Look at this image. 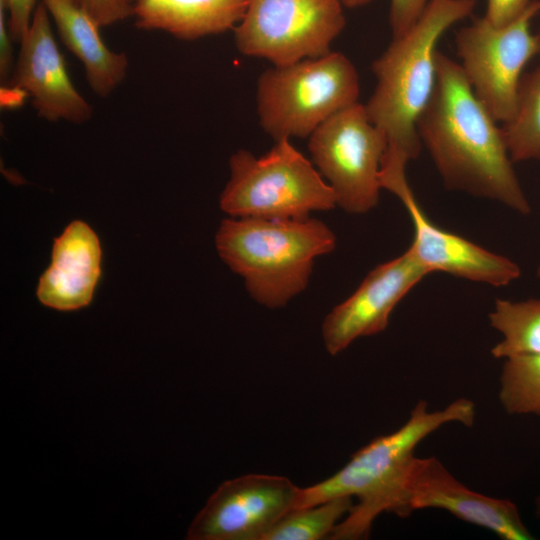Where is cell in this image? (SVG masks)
<instances>
[{"instance_id": "obj_1", "label": "cell", "mask_w": 540, "mask_h": 540, "mask_svg": "<svg viewBox=\"0 0 540 540\" xmlns=\"http://www.w3.org/2000/svg\"><path fill=\"white\" fill-rule=\"evenodd\" d=\"M497 123L475 95L459 62L438 51L435 88L417 122L422 148L446 189L529 215L531 204Z\"/></svg>"}, {"instance_id": "obj_2", "label": "cell", "mask_w": 540, "mask_h": 540, "mask_svg": "<svg viewBox=\"0 0 540 540\" xmlns=\"http://www.w3.org/2000/svg\"><path fill=\"white\" fill-rule=\"evenodd\" d=\"M474 418V403L466 398L457 399L447 407L434 411H429L427 402L420 400L399 429L373 439L331 477L300 488L296 508L338 497H356L357 504H353L328 539L367 538L374 520L381 513L407 517L405 480L418 444L447 423L459 422L472 426Z\"/></svg>"}, {"instance_id": "obj_3", "label": "cell", "mask_w": 540, "mask_h": 540, "mask_svg": "<svg viewBox=\"0 0 540 540\" xmlns=\"http://www.w3.org/2000/svg\"><path fill=\"white\" fill-rule=\"evenodd\" d=\"M475 6L476 0H430L411 28L372 62L376 86L364 104L367 115L386 134L388 147L409 160L422 149L417 122L435 88L437 45Z\"/></svg>"}, {"instance_id": "obj_4", "label": "cell", "mask_w": 540, "mask_h": 540, "mask_svg": "<svg viewBox=\"0 0 540 540\" xmlns=\"http://www.w3.org/2000/svg\"><path fill=\"white\" fill-rule=\"evenodd\" d=\"M219 257L258 304L286 306L308 286L314 262L336 247L334 232L321 220L224 219L216 233Z\"/></svg>"}, {"instance_id": "obj_5", "label": "cell", "mask_w": 540, "mask_h": 540, "mask_svg": "<svg viewBox=\"0 0 540 540\" xmlns=\"http://www.w3.org/2000/svg\"><path fill=\"white\" fill-rule=\"evenodd\" d=\"M229 169L219 205L230 217L304 219L337 206L331 187L290 139L275 141L259 157L239 149L231 155Z\"/></svg>"}, {"instance_id": "obj_6", "label": "cell", "mask_w": 540, "mask_h": 540, "mask_svg": "<svg viewBox=\"0 0 540 540\" xmlns=\"http://www.w3.org/2000/svg\"><path fill=\"white\" fill-rule=\"evenodd\" d=\"M360 79L343 53L331 51L260 74L256 111L263 131L275 141L308 138L335 113L358 103Z\"/></svg>"}, {"instance_id": "obj_7", "label": "cell", "mask_w": 540, "mask_h": 540, "mask_svg": "<svg viewBox=\"0 0 540 540\" xmlns=\"http://www.w3.org/2000/svg\"><path fill=\"white\" fill-rule=\"evenodd\" d=\"M388 140L355 103L329 117L308 137L312 162L348 214L374 209L380 197V172Z\"/></svg>"}, {"instance_id": "obj_8", "label": "cell", "mask_w": 540, "mask_h": 540, "mask_svg": "<svg viewBox=\"0 0 540 540\" xmlns=\"http://www.w3.org/2000/svg\"><path fill=\"white\" fill-rule=\"evenodd\" d=\"M540 12V0H532L514 21L494 26L484 16L474 18L455 36L461 69L477 98L497 122L514 115L523 70L540 50V35L530 29Z\"/></svg>"}, {"instance_id": "obj_9", "label": "cell", "mask_w": 540, "mask_h": 540, "mask_svg": "<svg viewBox=\"0 0 540 540\" xmlns=\"http://www.w3.org/2000/svg\"><path fill=\"white\" fill-rule=\"evenodd\" d=\"M345 25L339 0H248L234 42L243 55L285 66L331 52Z\"/></svg>"}, {"instance_id": "obj_10", "label": "cell", "mask_w": 540, "mask_h": 540, "mask_svg": "<svg viewBox=\"0 0 540 540\" xmlns=\"http://www.w3.org/2000/svg\"><path fill=\"white\" fill-rule=\"evenodd\" d=\"M385 155L381 188L394 194L409 213L414 236L408 249L429 273L443 272L493 287H504L520 278L521 268L515 261L432 222L408 183V159L396 152Z\"/></svg>"}, {"instance_id": "obj_11", "label": "cell", "mask_w": 540, "mask_h": 540, "mask_svg": "<svg viewBox=\"0 0 540 540\" xmlns=\"http://www.w3.org/2000/svg\"><path fill=\"white\" fill-rule=\"evenodd\" d=\"M300 488L279 475L250 473L224 481L196 515L189 540H263L296 508Z\"/></svg>"}, {"instance_id": "obj_12", "label": "cell", "mask_w": 540, "mask_h": 540, "mask_svg": "<svg viewBox=\"0 0 540 540\" xmlns=\"http://www.w3.org/2000/svg\"><path fill=\"white\" fill-rule=\"evenodd\" d=\"M429 274L409 249L372 269L324 318L321 333L327 352L337 355L356 339L384 331L394 308Z\"/></svg>"}, {"instance_id": "obj_13", "label": "cell", "mask_w": 540, "mask_h": 540, "mask_svg": "<svg viewBox=\"0 0 540 540\" xmlns=\"http://www.w3.org/2000/svg\"><path fill=\"white\" fill-rule=\"evenodd\" d=\"M19 43L12 82L31 97L37 115L50 122L73 124L91 119L93 108L71 81L43 2Z\"/></svg>"}, {"instance_id": "obj_14", "label": "cell", "mask_w": 540, "mask_h": 540, "mask_svg": "<svg viewBox=\"0 0 540 540\" xmlns=\"http://www.w3.org/2000/svg\"><path fill=\"white\" fill-rule=\"evenodd\" d=\"M404 503L406 516L415 510L437 508L488 529L503 540L534 539L513 502L471 490L433 456L412 459L405 480Z\"/></svg>"}, {"instance_id": "obj_15", "label": "cell", "mask_w": 540, "mask_h": 540, "mask_svg": "<svg viewBox=\"0 0 540 540\" xmlns=\"http://www.w3.org/2000/svg\"><path fill=\"white\" fill-rule=\"evenodd\" d=\"M101 247L95 232L73 221L54 240L51 263L39 279L40 302L60 311L87 306L101 274Z\"/></svg>"}, {"instance_id": "obj_16", "label": "cell", "mask_w": 540, "mask_h": 540, "mask_svg": "<svg viewBox=\"0 0 540 540\" xmlns=\"http://www.w3.org/2000/svg\"><path fill=\"white\" fill-rule=\"evenodd\" d=\"M64 45L79 59L88 85L95 94L109 96L125 79V53L109 49L101 28L75 0H42Z\"/></svg>"}, {"instance_id": "obj_17", "label": "cell", "mask_w": 540, "mask_h": 540, "mask_svg": "<svg viewBox=\"0 0 540 540\" xmlns=\"http://www.w3.org/2000/svg\"><path fill=\"white\" fill-rule=\"evenodd\" d=\"M248 0H134L132 16L142 30H161L181 40H196L233 30Z\"/></svg>"}, {"instance_id": "obj_18", "label": "cell", "mask_w": 540, "mask_h": 540, "mask_svg": "<svg viewBox=\"0 0 540 540\" xmlns=\"http://www.w3.org/2000/svg\"><path fill=\"white\" fill-rule=\"evenodd\" d=\"M488 318L491 327L503 336L491 349L494 358L540 355V299L497 298Z\"/></svg>"}, {"instance_id": "obj_19", "label": "cell", "mask_w": 540, "mask_h": 540, "mask_svg": "<svg viewBox=\"0 0 540 540\" xmlns=\"http://www.w3.org/2000/svg\"><path fill=\"white\" fill-rule=\"evenodd\" d=\"M502 131L514 163L540 160V62L523 74L514 115Z\"/></svg>"}, {"instance_id": "obj_20", "label": "cell", "mask_w": 540, "mask_h": 540, "mask_svg": "<svg viewBox=\"0 0 540 540\" xmlns=\"http://www.w3.org/2000/svg\"><path fill=\"white\" fill-rule=\"evenodd\" d=\"M353 506L352 497H338L286 514L263 540H319L329 538Z\"/></svg>"}, {"instance_id": "obj_21", "label": "cell", "mask_w": 540, "mask_h": 540, "mask_svg": "<svg viewBox=\"0 0 540 540\" xmlns=\"http://www.w3.org/2000/svg\"><path fill=\"white\" fill-rule=\"evenodd\" d=\"M499 400L509 414L540 415V355L505 359Z\"/></svg>"}, {"instance_id": "obj_22", "label": "cell", "mask_w": 540, "mask_h": 540, "mask_svg": "<svg viewBox=\"0 0 540 540\" xmlns=\"http://www.w3.org/2000/svg\"><path fill=\"white\" fill-rule=\"evenodd\" d=\"M100 27L132 16V4L125 0H75Z\"/></svg>"}, {"instance_id": "obj_23", "label": "cell", "mask_w": 540, "mask_h": 540, "mask_svg": "<svg viewBox=\"0 0 540 540\" xmlns=\"http://www.w3.org/2000/svg\"><path fill=\"white\" fill-rule=\"evenodd\" d=\"M430 0H390L389 24L392 38L405 33L418 20Z\"/></svg>"}, {"instance_id": "obj_24", "label": "cell", "mask_w": 540, "mask_h": 540, "mask_svg": "<svg viewBox=\"0 0 540 540\" xmlns=\"http://www.w3.org/2000/svg\"><path fill=\"white\" fill-rule=\"evenodd\" d=\"M8 12V23L14 41L20 42L28 30L38 0H4Z\"/></svg>"}, {"instance_id": "obj_25", "label": "cell", "mask_w": 540, "mask_h": 540, "mask_svg": "<svg viewBox=\"0 0 540 540\" xmlns=\"http://www.w3.org/2000/svg\"><path fill=\"white\" fill-rule=\"evenodd\" d=\"M532 0H487L484 17L494 26H504L517 19Z\"/></svg>"}, {"instance_id": "obj_26", "label": "cell", "mask_w": 540, "mask_h": 540, "mask_svg": "<svg viewBox=\"0 0 540 540\" xmlns=\"http://www.w3.org/2000/svg\"><path fill=\"white\" fill-rule=\"evenodd\" d=\"M12 40L6 4L4 0H0V76L2 81H7L13 69Z\"/></svg>"}, {"instance_id": "obj_27", "label": "cell", "mask_w": 540, "mask_h": 540, "mask_svg": "<svg viewBox=\"0 0 540 540\" xmlns=\"http://www.w3.org/2000/svg\"><path fill=\"white\" fill-rule=\"evenodd\" d=\"M341 4L349 8H357L370 4L374 0H339Z\"/></svg>"}, {"instance_id": "obj_28", "label": "cell", "mask_w": 540, "mask_h": 540, "mask_svg": "<svg viewBox=\"0 0 540 540\" xmlns=\"http://www.w3.org/2000/svg\"><path fill=\"white\" fill-rule=\"evenodd\" d=\"M535 512L538 518H540V493L536 498L535 502Z\"/></svg>"}, {"instance_id": "obj_29", "label": "cell", "mask_w": 540, "mask_h": 540, "mask_svg": "<svg viewBox=\"0 0 540 540\" xmlns=\"http://www.w3.org/2000/svg\"><path fill=\"white\" fill-rule=\"evenodd\" d=\"M536 274H537V277L540 279V263H539V265L537 267Z\"/></svg>"}, {"instance_id": "obj_30", "label": "cell", "mask_w": 540, "mask_h": 540, "mask_svg": "<svg viewBox=\"0 0 540 540\" xmlns=\"http://www.w3.org/2000/svg\"><path fill=\"white\" fill-rule=\"evenodd\" d=\"M127 3L132 4L134 0H125Z\"/></svg>"}]
</instances>
